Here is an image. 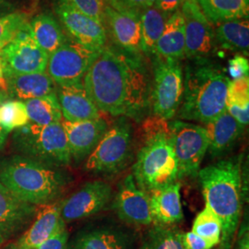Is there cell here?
Here are the masks:
<instances>
[{
	"mask_svg": "<svg viewBox=\"0 0 249 249\" xmlns=\"http://www.w3.org/2000/svg\"><path fill=\"white\" fill-rule=\"evenodd\" d=\"M179 180L149 193L153 223L174 224L183 219Z\"/></svg>",
	"mask_w": 249,
	"mask_h": 249,
	"instance_id": "obj_23",
	"label": "cell"
},
{
	"mask_svg": "<svg viewBox=\"0 0 249 249\" xmlns=\"http://www.w3.org/2000/svg\"><path fill=\"white\" fill-rule=\"evenodd\" d=\"M5 80L9 96L23 102L56 91V84L46 72L12 75L6 77Z\"/></svg>",
	"mask_w": 249,
	"mask_h": 249,
	"instance_id": "obj_24",
	"label": "cell"
},
{
	"mask_svg": "<svg viewBox=\"0 0 249 249\" xmlns=\"http://www.w3.org/2000/svg\"><path fill=\"white\" fill-rule=\"evenodd\" d=\"M171 142L178 160V179L195 178L208 152L204 126L174 120L169 122Z\"/></svg>",
	"mask_w": 249,
	"mask_h": 249,
	"instance_id": "obj_9",
	"label": "cell"
},
{
	"mask_svg": "<svg viewBox=\"0 0 249 249\" xmlns=\"http://www.w3.org/2000/svg\"><path fill=\"white\" fill-rule=\"evenodd\" d=\"M230 82L225 71L209 58L189 59L184 71V89L178 118L207 124L225 111Z\"/></svg>",
	"mask_w": 249,
	"mask_h": 249,
	"instance_id": "obj_2",
	"label": "cell"
},
{
	"mask_svg": "<svg viewBox=\"0 0 249 249\" xmlns=\"http://www.w3.org/2000/svg\"><path fill=\"white\" fill-rule=\"evenodd\" d=\"M12 146L20 155L53 167L67 166L71 161L61 122L48 125H37L29 122L15 130Z\"/></svg>",
	"mask_w": 249,
	"mask_h": 249,
	"instance_id": "obj_6",
	"label": "cell"
},
{
	"mask_svg": "<svg viewBox=\"0 0 249 249\" xmlns=\"http://www.w3.org/2000/svg\"><path fill=\"white\" fill-rule=\"evenodd\" d=\"M211 23L249 18V0H196Z\"/></svg>",
	"mask_w": 249,
	"mask_h": 249,
	"instance_id": "obj_28",
	"label": "cell"
},
{
	"mask_svg": "<svg viewBox=\"0 0 249 249\" xmlns=\"http://www.w3.org/2000/svg\"><path fill=\"white\" fill-rule=\"evenodd\" d=\"M222 230L221 220L208 206H205L204 209L196 215L192 226L193 232L214 246L221 243Z\"/></svg>",
	"mask_w": 249,
	"mask_h": 249,
	"instance_id": "obj_33",
	"label": "cell"
},
{
	"mask_svg": "<svg viewBox=\"0 0 249 249\" xmlns=\"http://www.w3.org/2000/svg\"><path fill=\"white\" fill-rule=\"evenodd\" d=\"M225 110L238 123L247 126L249 122V78L230 80Z\"/></svg>",
	"mask_w": 249,
	"mask_h": 249,
	"instance_id": "obj_30",
	"label": "cell"
},
{
	"mask_svg": "<svg viewBox=\"0 0 249 249\" xmlns=\"http://www.w3.org/2000/svg\"><path fill=\"white\" fill-rule=\"evenodd\" d=\"M112 187L105 181H91L60 202V215L65 223L98 213L112 198Z\"/></svg>",
	"mask_w": 249,
	"mask_h": 249,
	"instance_id": "obj_14",
	"label": "cell"
},
{
	"mask_svg": "<svg viewBox=\"0 0 249 249\" xmlns=\"http://www.w3.org/2000/svg\"><path fill=\"white\" fill-rule=\"evenodd\" d=\"M141 11L112 8L105 4V26L116 47L127 53L143 54L142 50Z\"/></svg>",
	"mask_w": 249,
	"mask_h": 249,
	"instance_id": "obj_15",
	"label": "cell"
},
{
	"mask_svg": "<svg viewBox=\"0 0 249 249\" xmlns=\"http://www.w3.org/2000/svg\"><path fill=\"white\" fill-rule=\"evenodd\" d=\"M71 160L75 162L88 158L108 129L107 121L103 118L80 122L62 120Z\"/></svg>",
	"mask_w": 249,
	"mask_h": 249,
	"instance_id": "obj_17",
	"label": "cell"
},
{
	"mask_svg": "<svg viewBox=\"0 0 249 249\" xmlns=\"http://www.w3.org/2000/svg\"><path fill=\"white\" fill-rule=\"evenodd\" d=\"M101 51L89 49L74 41H67L49 54L46 73L56 86L80 83Z\"/></svg>",
	"mask_w": 249,
	"mask_h": 249,
	"instance_id": "obj_10",
	"label": "cell"
},
{
	"mask_svg": "<svg viewBox=\"0 0 249 249\" xmlns=\"http://www.w3.org/2000/svg\"><path fill=\"white\" fill-rule=\"evenodd\" d=\"M9 133H7L1 126H0V150L2 149V147L4 146V144L6 142L7 137Z\"/></svg>",
	"mask_w": 249,
	"mask_h": 249,
	"instance_id": "obj_44",
	"label": "cell"
},
{
	"mask_svg": "<svg viewBox=\"0 0 249 249\" xmlns=\"http://www.w3.org/2000/svg\"><path fill=\"white\" fill-rule=\"evenodd\" d=\"M182 242L184 249H212L215 247L213 244L192 231L183 232Z\"/></svg>",
	"mask_w": 249,
	"mask_h": 249,
	"instance_id": "obj_40",
	"label": "cell"
},
{
	"mask_svg": "<svg viewBox=\"0 0 249 249\" xmlns=\"http://www.w3.org/2000/svg\"><path fill=\"white\" fill-rule=\"evenodd\" d=\"M185 46L184 18L179 9L167 18L153 55L165 59L181 60L185 57Z\"/></svg>",
	"mask_w": 249,
	"mask_h": 249,
	"instance_id": "obj_25",
	"label": "cell"
},
{
	"mask_svg": "<svg viewBox=\"0 0 249 249\" xmlns=\"http://www.w3.org/2000/svg\"><path fill=\"white\" fill-rule=\"evenodd\" d=\"M74 9L96 19L105 25V1L104 0H65Z\"/></svg>",
	"mask_w": 249,
	"mask_h": 249,
	"instance_id": "obj_36",
	"label": "cell"
},
{
	"mask_svg": "<svg viewBox=\"0 0 249 249\" xmlns=\"http://www.w3.org/2000/svg\"><path fill=\"white\" fill-rule=\"evenodd\" d=\"M168 15L164 14L154 6L141 11V33H142V50L146 56L154 54L157 42L163 32Z\"/></svg>",
	"mask_w": 249,
	"mask_h": 249,
	"instance_id": "obj_29",
	"label": "cell"
},
{
	"mask_svg": "<svg viewBox=\"0 0 249 249\" xmlns=\"http://www.w3.org/2000/svg\"><path fill=\"white\" fill-rule=\"evenodd\" d=\"M133 132L124 117L116 122L99 142L86 160V169L95 174L112 175L125 167L131 156Z\"/></svg>",
	"mask_w": 249,
	"mask_h": 249,
	"instance_id": "obj_8",
	"label": "cell"
},
{
	"mask_svg": "<svg viewBox=\"0 0 249 249\" xmlns=\"http://www.w3.org/2000/svg\"><path fill=\"white\" fill-rule=\"evenodd\" d=\"M70 182L67 174L23 155L0 160V184L35 206L52 203Z\"/></svg>",
	"mask_w": 249,
	"mask_h": 249,
	"instance_id": "obj_5",
	"label": "cell"
},
{
	"mask_svg": "<svg viewBox=\"0 0 249 249\" xmlns=\"http://www.w3.org/2000/svg\"><path fill=\"white\" fill-rule=\"evenodd\" d=\"M4 242H5V239H4V238L2 237V235L0 234V247L3 245V243H4Z\"/></svg>",
	"mask_w": 249,
	"mask_h": 249,
	"instance_id": "obj_46",
	"label": "cell"
},
{
	"mask_svg": "<svg viewBox=\"0 0 249 249\" xmlns=\"http://www.w3.org/2000/svg\"><path fill=\"white\" fill-rule=\"evenodd\" d=\"M0 88H1L2 89H5V90H7V86H6V80H5L4 75H3V71H2L1 65H0Z\"/></svg>",
	"mask_w": 249,
	"mask_h": 249,
	"instance_id": "obj_45",
	"label": "cell"
},
{
	"mask_svg": "<svg viewBox=\"0 0 249 249\" xmlns=\"http://www.w3.org/2000/svg\"><path fill=\"white\" fill-rule=\"evenodd\" d=\"M183 232L172 224L154 223L147 232L142 249H184Z\"/></svg>",
	"mask_w": 249,
	"mask_h": 249,
	"instance_id": "obj_32",
	"label": "cell"
},
{
	"mask_svg": "<svg viewBox=\"0 0 249 249\" xmlns=\"http://www.w3.org/2000/svg\"><path fill=\"white\" fill-rule=\"evenodd\" d=\"M185 24V57L208 58L216 49L214 30L196 0H186L181 7Z\"/></svg>",
	"mask_w": 249,
	"mask_h": 249,
	"instance_id": "obj_12",
	"label": "cell"
},
{
	"mask_svg": "<svg viewBox=\"0 0 249 249\" xmlns=\"http://www.w3.org/2000/svg\"><path fill=\"white\" fill-rule=\"evenodd\" d=\"M29 122L37 125L59 123L63 120L62 113L56 91L40 98L24 101Z\"/></svg>",
	"mask_w": 249,
	"mask_h": 249,
	"instance_id": "obj_31",
	"label": "cell"
},
{
	"mask_svg": "<svg viewBox=\"0 0 249 249\" xmlns=\"http://www.w3.org/2000/svg\"><path fill=\"white\" fill-rule=\"evenodd\" d=\"M28 31L36 44L48 54L68 41L57 20L46 13L38 14L29 20Z\"/></svg>",
	"mask_w": 249,
	"mask_h": 249,
	"instance_id": "obj_26",
	"label": "cell"
},
{
	"mask_svg": "<svg viewBox=\"0 0 249 249\" xmlns=\"http://www.w3.org/2000/svg\"><path fill=\"white\" fill-rule=\"evenodd\" d=\"M29 123L23 101L9 100L0 104V126L9 133Z\"/></svg>",
	"mask_w": 249,
	"mask_h": 249,
	"instance_id": "obj_34",
	"label": "cell"
},
{
	"mask_svg": "<svg viewBox=\"0 0 249 249\" xmlns=\"http://www.w3.org/2000/svg\"><path fill=\"white\" fill-rule=\"evenodd\" d=\"M152 113L167 121L178 114L184 89V70L179 59L152 58Z\"/></svg>",
	"mask_w": 249,
	"mask_h": 249,
	"instance_id": "obj_7",
	"label": "cell"
},
{
	"mask_svg": "<svg viewBox=\"0 0 249 249\" xmlns=\"http://www.w3.org/2000/svg\"><path fill=\"white\" fill-rule=\"evenodd\" d=\"M186 0H154V7L170 16L181 9Z\"/></svg>",
	"mask_w": 249,
	"mask_h": 249,
	"instance_id": "obj_41",
	"label": "cell"
},
{
	"mask_svg": "<svg viewBox=\"0 0 249 249\" xmlns=\"http://www.w3.org/2000/svg\"><path fill=\"white\" fill-rule=\"evenodd\" d=\"M36 206L22 200L0 184V234L10 238L24 230L37 213Z\"/></svg>",
	"mask_w": 249,
	"mask_h": 249,
	"instance_id": "obj_18",
	"label": "cell"
},
{
	"mask_svg": "<svg viewBox=\"0 0 249 249\" xmlns=\"http://www.w3.org/2000/svg\"><path fill=\"white\" fill-rule=\"evenodd\" d=\"M49 54L36 44L26 29L0 50L4 78L12 75L46 72Z\"/></svg>",
	"mask_w": 249,
	"mask_h": 249,
	"instance_id": "obj_11",
	"label": "cell"
},
{
	"mask_svg": "<svg viewBox=\"0 0 249 249\" xmlns=\"http://www.w3.org/2000/svg\"><path fill=\"white\" fill-rule=\"evenodd\" d=\"M56 97L63 120L80 122L102 118L101 112L89 98L82 82L69 86H56Z\"/></svg>",
	"mask_w": 249,
	"mask_h": 249,
	"instance_id": "obj_19",
	"label": "cell"
},
{
	"mask_svg": "<svg viewBox=\"0 0 249 249\" xmlns=\"http://www.w3.org/2000/svg\"><path fill=\"white\" fill-rule=\"evenodd\" d=\"M144 54L106 45L82 84L100 112L140 122L151 107L152 78Z\"/></svg>",
	"mask_w": 249,
	"mask_h": 249,
	"instance_id": "obj_1",
	"label": "cell"
},
{
	"mask_svg": "<svg viewBox=\"0 0 249 249\" xmlns=\"http://www.w3.org/2000/svg\"><path fill=\"white\" fill-rule=\"evenodd\" d=\"M144 142L133 166L138 187L148 194L178 180V164L171 142L169 122L159 116L143 121Z\"/></svg>",
	"mask_w": 249,
	"mask_h": 249,
	"instance_id": "obj_4",
	"label": "cell"
},
{
	"mask_svg": "<svg viewBox=\"0 0 249 249\" xmlns=\"http://www.w3.org/2000/svg\"><path fill=\"white\" fill-rule=\"evenodd\" d=\"M54 10L74 42L96 51L107 45V29L104 24L74 9L65 0L54 1Z\"/></svg>",
	"mask_w": 249,
	"mask_h": 249,
	"instance_id": "obj_13",
	"label": "cell"
},
{
	"mask_svg": "<svg viewBox=\"0 0 249 249\" xmlns=\"http://www.w3.org/2000/svg\"><path fill=\"white\" fill-rule=\"evenodd\" d=\"M68 247L69 231L66 229V223H63L57 231L36 249H68Z\"/></svg>",
	"mask_w": 249,
	"mask_h": 249,
	"instance_id": "obj_37",
	"label": "cell"
},
{
	"mask_svg": "<svg viewBox=\"0 0 249 249\" xmlns=\"http://www.w3.org/2000/svg\"><path fill=\"white\" fill-rule=\"evenodd\" d=\"M236 249H249V231H244L240 240L238 242V246Z\"/></svg>",
	"mask_w": 249,
	"mask_h": 249,
	"instance_id": "obj_43",
	"label": "cell"
},
{
	"mask_svg": "<svg viewBox=\"0 0 249 249\" xmlns=\"http://www.w3.org/2000/svg\"><path fill=\"white\" fill-rule=\"evenodd\" d=\"M197 177L205 206L221 220L223 249H229L240 222L242 211L241 157H230L206 166L198 171Z\"/></svg>",
	"mask_w": 249,
	"mask_h": 249,
	"instance_id": "obj_3",
	"label": "cell"
},
{
	"mask_svg": "<svg viewBox=\"0 0 249 249\" xmlns=\"http://www.w3.org/2000/svg\"><path fill=\"white\" fill-rule=\"evenodd\" d=\"M132 236L117 226L105 225L80 231L68 249H132Z\"/></svg>",
	"mask_w": 249,
	"mask_h": 249,
	"instance_id": "obj_21",
	"label": "cell"
},
{
	"mask_svg": "<svg viewBox=\"0 0 249 249\" xmlns=\"http://www.w3.org/2000/svg\"><path fill=\"white\" fill-rule=\"evenodd\" d=\"M225 110L213 121L204 124L208 140V151L213 157H220L231 150L245 130Z\"/></svg>",
	"mask_w": 249,
	"mask_h": 249,
	"instance_id": "obj_22",
	"label": "cell"
},
{
	"mask_svg": "<svg viewBox=\"0 0 249 249\" xmlns=\"http://www.w3.org/2000/svg\"><path fill=\"white\" fill-rule=\"evenodd\" d=\"M29 19L22 12H10L0 16V50L9 44L18 33L26 29Z\"/></svg>",
	"mask_w": 249,
	"mask_h": 249,
	"instance_id": "obj_35",
	"label": "cell"
},
{
	"mask_svg": "<svg viewBox=\"0 0 249 249\" xmlns=\"http://www.w3.org/2000/svg\"><path fill=\"white\" fill-rule=\"evenodd\" d=\"M105 4L112 8H124L142 11L152 7L154 0H104Z\"/></svg>",
	"mask_w": 249,
	"mask_h": 249,
	"instance_id": "obj_39",
	"label": "cell"
},
{
	"mask_svg": "<svg viewBox=\"0 0 249 249\" xmlns=\"http://www.w3.org/2000/svg\"><path fill=\"white\" fill-rule=\"evenodd\" d=\"M228 71L232 80L249 77V59L243 54H235L228 63Z\"/></svg>",
	"mask_w": 249,
	"mask_h": 249,
	"instance_id": "obj_38",
	"label": "cell"
},
{
	"mask_svg": "<svg viewBox=\"0 0 249 249\" xmlns=\"http://www.w3.org/2000/svg\"><path fill=\"white\" fill-rule=\"evenodd\" d=\"M13 9V5L9 0H0V16L9 14Z\"/></svg>",
	"mask_w": 249,
	"mask_h": 249,
	"instance_id": "obj_42",
	"label": "cell"
},
{
	"mask_svg": "<svg viewBox=\"0 0 249 249\" xmlns=\"http://www.w3.org/2000/svg\"><path fill=\"white\" fill-rule=\"evenodd\" d=\"M63 223H65L60 215V203L44 205L37 211L31 227L7 249H36L57 231Z\"/></svg>",
	"mask_w": 249,
	"mask_h": 249,
	"instance_id": "obj_20",
	"label": "cell"
},
{
	"mask_svg": "<svg viewBox=\"0 0 249 249\" xmlns=\"http://www.w3.org/2000/svg\"><path fill=\"white\" fill-rule=\"evenodd\" d=\"M216 45L222 49L249 53V18L233 19L216 24L214 31Z\"/></svg>",
	"mask_w": 249,
	"mask_h": 249,
	"instance_id": "obj_27",
	"label": "cell"
},
{
	"mask_svg": "<svg viewBox=\"0 0 249 249\" xmlns=\"http://www.w3.org/2000/svg\"><path fill=\"white\" fill-rule=\"evenodd\" d=\"M114 208L124 223L137 226H148L153 223L150 196L138 187L132 175L125 177L119 185Z\"/></svg>",
	"mask_w": 249,
	"mask_h": 249,
	"instance_id": "obj_16",
	"label": "cell"
}]
</instances>
